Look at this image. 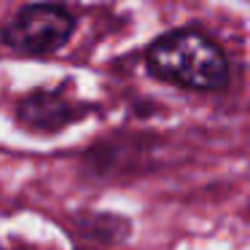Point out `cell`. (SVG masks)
I'll use <instances>...</instances> for the list:
<instances>
[{"mask_svg":"<svg viewBox=\"0 0 250 250\" xmlns=\"http://www.w3.org/2000/svg\"><path fill=\"white\" fill-rule=\"evenodd\" d=\"M83 105L73 103V100L62 97L60 92H49V89H38V92L27 94L19 103V124L27 126L33 132H57L67 126L70 121L83 116Z\"/></svg>","mask_w":250,"mask_h":250,"instance_id":"3","label":"cell"},{"mask_svg":"<svg viewBox=\"0 0 250 250\" xmlns=\"http://www.w3.org/2000/svg\"><path fill=\"white\" fill-rule=\"evenodd\" d=\"M146 65L159 81L194 92H218L229 83V60L207 33L194 27L172 30L146 51Z\"/></svg>","mask_w":250,"mask_h":250,"instance_id":"1","label":"cell"},{"mask_svg":"<svg viewBox=\"0 0 250 250\" xmlns=\"http://www.w3.org/2000/svg\"><path fill=\"white\" fill-rule=\"evenodd\" d=\"M0 250H3V248H0Z\"/></svg>","mask_w":250,"mask_h":250,"instance_id":"4","label":"cell"},{"mask_svg":"<svg viewBox=\"0 0 250 250\" xmlns=\"http://www.w3.org/2000/svg\"><path fill=\"white\" fill-rule=\"evenodd\" d=\"M76 33V17L62 3H30L6 22L0 38L17 54L46 57L60 51Z\"/></svg>","mask_w":250,"mask_h":250,"instance_id":"2","label":"cell"}]
</instances>
